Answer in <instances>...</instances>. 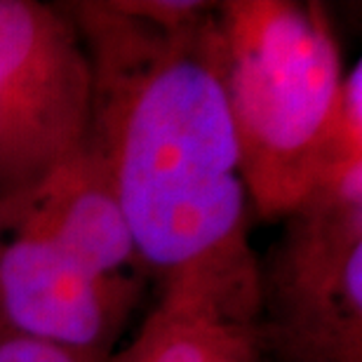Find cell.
Listing matches in <instances>:
<instances>
[{"label":"cell","instance_id":"obj_1","mask_svg":"<svg viewBox=\"0 0 362 362\" xmlns=\"http://www.w3.org/2000/svg\"><path fill=\"white\" fill-rule=\"evenodd\" d=\"M66 14L92 66L90 139L160 303L255 329L262 264L216 21H168L144 3Z\"/></svg>","mask_w":362,"mask_h":362},{"label":"cell","instance_id":"obj_2","mask_svg":"<svg viewBox=\"0 0 362 362\" xmlns=\"http://www.w3.org/2000/svg\"><path fill=\"white\" fill-rule=\"evenodd\" d=\"M221 71L252 209L289 216L346 160L341 54L317 5L230 0L214 7Z\"/></svg>","mask_w":362,"mask_h":362},{"label":"cell","instance_id":"obj_3","mask_svg":"<svg viewBox=\"0 0 362 362\" xmlns=\"http://www.w3.org/2000/svg\"><path fill=\"white\" fill-rule=\"evenodd\" d=\"M259 275L257 349L280 362H362V163H346L285 216Z\"/></svg>","mask_w":362,"mask_h":362},{"label":"cell","instance_id":"obj_4","mask_svg":"<svg viewBox=\"0 0 362 362\" xmlns=\"http://www.w3.org/2000/svg\"><path fill=\"white\" fill-rule=\"evenodd\" d=\"M92 66L66 10L0 0V207L28 198L88 141Z\"/></svg>","mask_w":362,"mask_h":362},{"label":"cell","instance_id":"obj_5","mask_svg":"<svg viewBox=\"0 0 362 362\" xmlns=\"http://www.w3.org/2000/svg\"><path fill=\"white\" fill-rule=\"evenodd\" d=\"M0 245V327L108 362L129 310L136 280L101 278L59 245L21 226Z\"/></svg>","mask_w":362,"mask_h":362},{"label":"cell","instance_id":"obj_6","mask_svg":"<svg viewBox=\"0 0 362 362\" xmlns=\"http://www.w3.org/2000/svg\"><path fill=\"white\" fill-rule=\"evenodd\" d=\"M14 226L71 252L101 278L141 280V262L99 148L88 141L28 198Z\"/></svg>","mask_w":362,"mask_h":362},{"label":"cell","instance_id":"obj_7","mask_svg":"<svg viewBox=\"0 0 362 362\" xmlns=\"http://www.w3.org/2000/svg\"><path fill=\"white\" fill-rule=\"evenodd\" d=\"M255 329L158 303L139 334L108 362H257Z\"/></svg>","mask_w":362,"mask_h":362},{"label":"cell","instance_id":"obj_8","mask_svg":"<svg viewBox=\"0 0 362 362\" xmlns=\"http://www.w3.org/2000/svg\"><path fill=\"white\" fill-rule=\"evenodd\" d=\"M0 362H85L76 353L0 327Z\"/></svg>","mask_w":362,"mask_h":362},{"label":"cell","instance_id":"obj_9","mask_svg":"<svg viewBox=\"0 0 362 362\" xmlns=\"http://www.w3.org/2000/svg\"><path fill=\"white\" fill-rule=\"evenodd\" d=\"M14 223H17V216H14L10 209H5V207H0V245H3L5 238L10 230L14 228Z\"/></svg>","mask_w":362,"mask_h":362}]
</instances>
